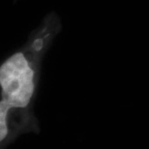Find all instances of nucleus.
Masks as SVG:
<instances>
[{
    "mask_svg": "<svg viewBox=\"0 0 149 149\" xmlns=\"http://www.w3.org/2000/svg\"><path fill=\"white\" fill-rule=\"evenodd\" d=\"M61 29L58 15L50 13L24 45L0 64V116L11 123L18 136L40 131L34 104L42 63Z\"/></svg>",
    "mask_w": 149,
    "mask_h": 149,
    "instance_id": "nucleus-1",
    "label": "nucleus"
}]
</instances>
